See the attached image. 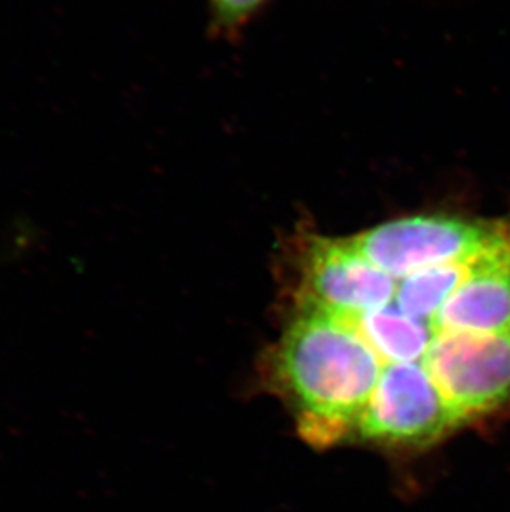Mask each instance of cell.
I'll return each instance as SVG.
<instances>
[{
    "instance_id": "5b68a950",
    "label": "cell",
    "mask_w": 510,
    "mask_h": 512,
    "mask_svg": "<svg viewBox=\"0 0 510 512\" xmlns=\"http://www.w3.org/2000/svg\"><path fill=\"white\" fill-rule=\"evenodd\" d=\"M395 292V277L368 261L352 239L313 237L308 242L297 304L355 317L391 304Z\"/></svg>"
},
{
    "instance_id": "6da1fadb",
    "label": "cell",
    "mask_w": 510,
    "mask_h": 512,
    "mask_svg": "<svg viewBox=\"0 0 510 512\" xmlns=\"http://www.w3.org/2000/svg\"><path fill=\"white\" fill-rule=\"evenodd\" d=\"M272 375L299 411L302 433L317 443H333L355 436L381 368L345 320L299 304L275 345Z\"/></svg>"
},
{
    "instance_id": "277c9868",
    "label": "cell",
    "mask_w": 510,
    "mask_h": 512,
    "mask_svg": "<svg viewBox=\"0 0 510 512\" xmlns=\"http://www.w3.org/2000/svg\"><path fill=\"white\" fill-rule=\"evenodd\" d=\"M459 426L438 385L424 368L401 365L381 373L355 436L386 445L419 446Z\"/></svg>"
},
{
    "instance_id": "ba28073f",
    "label": "cell",
    "mask_w": 510,
    "mask_h": 512,
    "mask_svg": "<svg viewBox=\"0 0 510 512\" xmlns=\"http://www.w3.org/2000/svg\"><path fill=\"white\" fill-rule=\"evenodd\" d=\"M471 262L429 267V269L409 274L403 279H396L393 304L409 317L434 322L439 310L446 304V300L464 281Z\"/></svg>"
},
{
    "instance_id": "9c48e42d",
    "label": "cell",
    "mask_w": 510,
    "mask_h": 512,
    "mask_svg": "<svg viewBox=\"0 0 510 512\" xmlns=\"http://www.w3.org/2000/svg\"><path fill=\"white\" fill-rule=\"evenodd\" d=\"M265 0H211L217 19L222 24L237 25L254 14Z\"/></svg>"
},
{
    "instance_id": "8992f818",
    "label": "cell",
    "mask_w": 510,
    "mask_h": 512,
    "mask_svg": "<svg viewBox=\"0 0 510 512\" xmlns=\"http://www.w3.org/2000/svg\"><path fill=\"white\" fill-rule=\"evenodd\" d=\"M434 325L439 334H509L510 239L471 262Z\"/></svg>"
},
{
    "instance_id": "3957f363",
    "label": "cell",
    "mask_w": 510,
    "mask_h": 512,
    "mask_svg": "<svg viewBox=\"0 0 510 512\" xmlns=\"http://www.w3.org/2000/svg\"><path fill=\"white\" fill-rule=\"evenodd\" d=\"M424 368L459 425L510 401L509 334H441Z\"/></svg>"
},
{
    "instance_id": "52a82bcc",
    "label": "cell",
    "mask_w": 510,
    "mask_h": 512,
    "mask_svg": "<svg viewBox=\"0 0 510 512\" xmlns=\"http://www.w3.org/2000/svg\"><path fill=\"white\" fill-rule=\"evenodd\" d=\"M338 319L345 320L375 353L381 373L401 365L424 368L429 350L441 335L434 322L409 317L393 302L365 314Z\"/></svg>"
},
{
    "instance_id": "7a4b0ae2",
    "label": "cell",
    "mask_w": 510,
    "mask_h": 512,
    "mask_svg": "<svg viewBox=\"0 0 510 512\" xmlns=\"http://www.w3.org/2000/svg\"><path fill=\"white\" fill-rule=\"evenodd\" d=\"M496 226L454 216H411L352 237L358 251L395 279L429 267L474 261L509 241Z\"/></svg>"
}]
</instances>
